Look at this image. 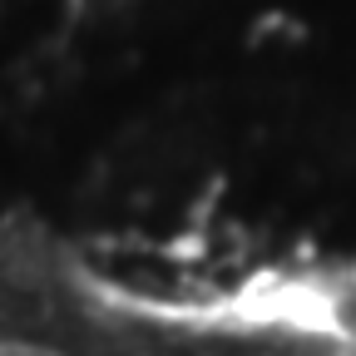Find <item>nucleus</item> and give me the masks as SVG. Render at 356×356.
Here are the masks:
<instances>
[{"label": "nucleus", "instance_id": "f257e3e1", "mask_svg": "<svg viewBox=\"0 0 356 356\" xmlns=\"http://www.w3.org/2000/svg\"><path fill=\"white\" fill-rule=\"evenodd\" d=\"M0 356H99V351H95V337H60V332L0 327Z\"/></svg>", "mask_w": 356, "mask_h": 356}]
</instances>
